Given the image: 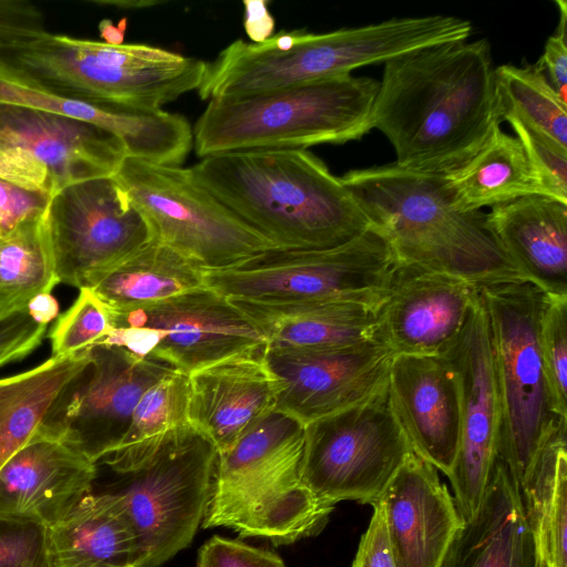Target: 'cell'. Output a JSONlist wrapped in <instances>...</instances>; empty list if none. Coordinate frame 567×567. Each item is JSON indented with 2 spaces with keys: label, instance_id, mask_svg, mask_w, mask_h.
<instances>
[{
  "label": "cell",
  "instance_id": "obj_34",
  "mask_svg": "<svg viewBox=\"0 0 567 567\" xmlns=\"http://www.w3.org/2000/svg\"><path fill=\"white\" fill-rule=\"evenodd\" d=\"M113 329L110 310L89 288L80 289L73 305L49 332L52 357H70L96 347Z\"/></svg>",
  "mask_w": 567,
  "mask_h": 567
},
{
  "label": "cell",
  "instance_id": "obj_30",
  "mask_svg": "<svg viewBox=\"0 0 567 567\" xmlns=\"http://www.w3.org/2000/svg\"><path fill=\"white\" fill-rule=\"evenodd\" d=\"M89 351L51 355L28 371L0 379V468L38 431L61 390L89 361Z\"/></svg>",
  "mask_w": 567,
  "mask_h": 567
},
{
  "label": "cell",
  "instance_id": "obj_12",
  "mask_svg": "<svg viewBox=\"0 0 567 567\" xmlns=\"http://www.w3.org/2000/svg\"><path fill=\"white\" fill-rule=\"evenodd\" d=\"M412 452L386 383L361 402L306 425L302 481L332 505H372Z\"/></svg>",
  "mask_w": 567,
  "mask_h": 567
},
{
  "label": "cell",
  "instance_id": "obj_32",
  "mask_svg": "<svg viewBox=\"0 0 567 567\" xmlns=\"http://www.w3.org/2000/svg\"><path fill=\"white\" fill-rule=\"evenodd\" d=\"M188 394V375L177 371L154 383L138 401L122 441L99 463L118 473L155 450L173 432L190 424Z\"/></svg>",
  "mask_w": 567,
  "mask_h": 567
},
{
  "label": "cell",
  "instance_id": "obj_3",
  "mask_svg": "<svg viewBox=\"0 0 567 567\" xmlns=\"http://www.w3.org/2000/svg\"><path fill=\"white\" fill-rule=\"evenodd\" d=\"M443 175L391 163L351 169L340 178L398 262L477 287L526 281L489 230L486 214L454 206Z\"/></svg>",
  "mask_w": 567,
  "mask_h": 567
},
{
  "label": "cell",
  "instance_id": "obj_1",
  "mask_svg": "<svg viewBox=\"0 0 567 567\" xmlns=\"http://www.w3.org/2000/svg\"><path fill=\"white\" fill-rule=\"evenodd\" d=\"M383 64L371 128L389 140L396 165L446 174L501 128L495 68L486 39L430 45Z\"/></svg>",
  "mask_w": 567,
  "mask_h": 567
},
{
  "label": "cell",
  "instance_id": "obj_16",
  "mask_svg": "<svg viewBox=\"0 0 567 567\" xmlns=\"http://www.w3.org/2000/svg\"><path fill=\"white\" fill-rule=\"evenodd\" d=\"M453 369L461 399V434L447 476L462 520L471 518L484 497L498 456L502 404L486 313L478 298L456 339L440 354Z\"/></svg>",
  "mask_w": 567,
  "mask_h": 567
},
{
  "label": "cell",
  "instance_id": "obj_31",
  "mask_svg": "<svg viewBox=\"0 0 567 567\" xmlns=\"http://www.w3.org/2000/svg\"><path fill=\"white\" fill-rule=\"evenodd\" d=\"M58 284L43 215L0 236V319L25 310Z\"/></svg>",
  "mask_w": 567,
  "mask_h": 567
},
{
  "label": "cell",
  "instance_id": "obj_40",
  "mask_svg": "<svg viewBox=\"0 0 567 567\" xmlns=\"http://www.w3.org/2000/svg\"><path fill=\"white\" fill-rule=\"evenodd\" d=\"M47 328L35 323L27 310L0 319V367L32 353L41 344Z\"/></svg>",
  "mask_w": 567,
  "mask_h": 567
},
{
  "label": "cell",
  "instance_id": "obj_25",
  "mask_svg": "<svg viewBox=\"0 0 567 567\" xmlns=\"http://www.w3.org/2000/svg\"><path fill=\"white\" fill-rule=\"evenodd\" d=\"M486 220L527 282L567 296V203L528 195L492 207Z\"/></svg>",
  "mask_w": 567,
  "mask_h": 567
},
{
  "label": "cell",
  "instance_id": "obj_41",
  "mask_svg": "<svg viewBox=\"0 0 567 567\" xmlns=\"http://www.w3.org/2000/svg\"><path fill=\"white\" fill-rule=\"evenodd\" d=\"M49 199L44 194L24 189L0 178V236L41 217Z\"/></svg>",
  "mask_w": 567,
  "mask_h": 567
},
{
  "label": "cell",
  "instance_id": "obj_4",
  "mask_svg": "<svg viewBox=\"0 0 567 567\" xmlns=\"http://www.w3.org/2000/svg\"><path fill=\"white\" fill-rule=\"evenodd\" d=\"M306 425L274 411L218 453L204 528L227 527L275 545L319 533L334 505L302 481Z\"/></svg>",
  "mask_w": 567,
  "mask_h": 567
},
{
  "label": "cell",
  "instance_id": "obj_19",
  "mask_svg": "<svg viewBox=\"0 0 567 567\" xmlns=\"http://www.w3.org/2000/svg\"><path fill=\"white\" fill-rule=\"evenodd\" d=\"M478 298L465 279L396 261L377 308L378 337L395 355H440Z\"/></svg>",
  "mask_w": 567,
  "mask_h": 567
},
{
  "label": "cell",
  "instance_id": "obj_27",
  "mask_svg": "<svg viewBox=\"0 0 567 567\" xmlns=\"http://www.w3.org/2000/svg\"><path fill=\"white\" fill-rule=\"evenodd\" d=\"M48 567H142L138 542L113 492L83 497L47 527Z\"/></svg>",
  "mask_w": 567,
  "mask_h": 567
},
{
  "label": "cell",
  "instance_id": "obj_23",
  "mask_svg": "<svg viewBox=\"0 0 567 567\" xmlns=\"http://www.w3.org/2000/svg\"><path fill=\"white\" fill-rule=\"evenodd\" d=\"M266 348L188 374V422L213 442L218 453L276 411L279 383L267 364Z\"/></svg>",
  "mask_w": 567,
  "mask_h": 567
},
{
  "label": "cell",
  "instance_id": "obj_18",
  "mask_svg": "<svg viewBox=\"0 0 567 567\" xmlns=\"http://www.w3.org/2000/svg\"><path fill=\"white\" fill-rule=\"evenodd\" d=\"M0 105L92 124L116 136L126 148V157L150 163L179 166L193 145V130L183 115L71 97L42 83L4 54H0Z\"/></svg>",
  "mask_w": 567,
  "mask_h": 567
},
{
  "label": "cell",
  "instance_id": "obj_14",
  "mask_svg": "<svg viewBox=\"0 0 567 567\" xmlns=\"http://www.w3.org/2000/svg\"><path fill=\"white\" fill-rule=\"evenodd\" d=\"M174 371L165 362L122 347H93L86 364L52 402L40 429L99 463L124 437L145 391Z\"/></svg>",
  "mask_w": 567,
  "mask_h": 567
},
{
  "label": "cell",
  "instance_id": "obj_39",
  "mask_svg": "<svg viewBox=\"0 0 567 567\" xmlns=\"http://www.w3.org/2000/svg\"><path fill=\"white\" fill-rule=\"evenodd\" d=\"M197 567H286L272 551L213 536L199 549Z\"/></svg>",
  "mask_w": 567,
  "mask_h": 567
},
{
  "label": "cell",
  "instance_id": "obj_6",
  "mask_svg": "<svg viewBox=\"0 0 567 567\" xmlns=\"http://www.w3.org/2000/svg\"><path fill=\"white\" fill-rule=\"evenodd\" d=\"M53 90L85 102L159 110L198 90L207 62L141 43L112 45L48 32L8 55Z\"/></svg>",
  "mask_w": 567,
  "mask_h": 567
},
{
  "label": "cell",
  "instance_id": "obj_38",
  "mask_svg": "<svg viewBox=\"0 0 567 567\" xmlns=\"http://www.w3.org/2000/svg\"><path fill=\"white\" fill-rule=\"evenodd\" d=\"M48 32L38 6L27 0H0V54L10 55Z\"/></svg>",
  "mask_w": 567,
  "mask_h": 567
},
{
  "label": "cell",
  "instance_id": "obj_42",
  "mask_svg": "<svg viewBox=\"0 0 567 567\" xmlns=\"http://www.w3.org/2000/svg\"><path fill=\"white\" fill-rule=\"evenodd\" d=\"M556 4L560 11L557 29L547 39L543 55L534 66L545 76L560 99L567 102V9L563 0L556 1Z\"/></svg>",
  "mask_w": 567,
  "mask_h": 567
},
{
  "label": "cell",
  "instance_id": "obj_10",
  "mask_svg": "<svg viewBox=\"0 0 567 567\" xmlns=\"http://www.w3.org/2000/svg\"><path fill=\"white\" fill-rule=\"evenodd\" d=\"M113 177L144 217L152 240L204 270L235 266L277 248L200 187L188 168L125 157Z\"/></svg>",
  "mask_w": 567,
  "mask_h": 567
},
{
  "label": "cell",
  "instance_id": "obj_26",
  "mask_svg": "<svg viewBox=\"0 0 567 567\" xmlns=\"http://www.w3.org/2000/svg\"><path fill=\"white\" fill-rule=\"evenodd\" d=\"M234 301L260 329L268 349L326 350L378 337V306L357 300L311 302Z\"/></svg>",
  "mask_w": 567,
  "mask_h": 567
},
{
  "label": "cell",
  "instance_id": "obj_28",
  "mask_svg": "<svg viewBox=\"0 0 567 567\" xmlns=\"http://www.w3.org/2000/svg\"><path fill=\"white\" fill-rule=\"evenodd\" d=\"M204 269L155 240L103 271L89 289L111 311H125L202 288Z\"/></svg>",
  "mask_w": 567,
  "mask_h": 567
},
{
  "label": "cell",
  "instance_id": "obj_45",
  "mask_svg": "<svg viewBox=\"0 0 567 567\" xmlns=\"http://www.w3.org/2000/svg\"><path fill=\"white\" fill-rule=\"evenodd\" d=\"M30 318L40 326H47L59 317V303L52 292H42L33 297L27 308Z\"/></svg>",
  "mask_w": 567,
  "mask_h": 567
},
{
  "label": "cell",
  "instance_id": "obj_5",
  "mask_svg": "<svg viewBox=\"0 0 567 567\" xmlns=\"http://www.w3.org/2000/svg\"><path fill=\"white\" fill-rule=\"evenodd\" d=\"M379 81L344 74L278 91L209 100L193 130L197 156L296 150L360 140Z\"/></svg>",
  "mask_w": 567,
  "mask_h": 567
},
{
  "label": "cell",
  "instance_id": "obj_7",
  "mask_svg": "<svg viewBox=\"0 0 567 567\" xmlns=\"http://www.w3.org/2000/svg\"><path fill=\"white\" fill-rule=\"evenodd\" d=\"M478 288L502 404L498 456L519 489L550 434L567 423L555 412L539 348L547 295L527 281Z\"/></svg>",
  "mask_w": 567,
  "mask_h": 567
},
{
  "label": "cell",
  "instance_id": "obj_44",
  "mask_svg": "<svg viewBox=\"0 0 567 567\" xmlns=\"http://www.w3.org/2000/svg\"><path fill=\"white\" fill-rule=\"evenodd\" d=\"M266 0H244V29L252 43H261L272 37L275 19Z\"/></svg>",
  "mask_w": 567,
  "mask_h": 567
},
{
  "label": "cell",
  "instance_id": "obj_36",
  "mask_svg": "<svg viewBox=\"0 0 567 567\" xmlns=\"http://www.w3.org/2000/svg\"><path fill=\"white\" fill-rule=\"evenodd\" d=\"M507 122L522 143L545 196L567 203V147L517 120Z\"/></svg>",
  "mask_w": 567,
  "mask_h": 567
},
{
  "label": "cell",
  "instance_id": "obj_37",
  "mask_svg": "<svg viewBox=\"0 0 567 567\" xmlns=\"http://www.w3.org/2000/svg\"><path fill=\"white\" fill-rule=\"evenodd\" d=\"M0 567H48L47 527L0 516Z\"/></svg>",
  "mask_w": 567,
  "mask_h": 567
},
{
  "label": "cell",
  "instance_id": "obj_43",
  "mask_svg": "<svg viewBox=\"0 0 567 567\" xmlns=\"http://www.w3.org/2000/svg\"><path fill=\"white\" fill-rule=\"evenodd\" d=\"M373 515L362 535L352 567H395L389 544L383 503L372 504Z\"/></svg>",
  "mask_w": 567,
  "mask_h": 567
},
{
  "label": "cell",
  "instance_id": "obj_8",
  "mask_svg": "<svg viewBox=\"0 0 567 567\" xmlns=\"http://www.w3.org/2000/svg\"><path fill=\"white\" fill-rule=\"evenodd\" d=\"M396 265L385 237L373 226L328 249H269L240 264L204 270L205 286L229 300L381 302Z\"/></svg>",
  "mask_w": 567,
  "mask_h": 567
},
{
  "label": "cell",
  "instance_id": "obj_35",
  "mask_svg": "<svg viewBox=\"0 0 567 567\" xmlns=\"http://www.w3.org/2000/svg\"><path fill=\"white\" fill-rule=\"evenodd\" d=\"M539 348L555 412L567 419V296H546Z\"/></svg>",
  "mask_w": 567,
  "mask_h": 567
},
{
  "label": "cell",
  "instance_id": "obj_24",
  "mask_svg": "<svg viewBox=\"0 0 567 567\" xmlns=\"http://www.w3.org/2000/svg\"><path fill=\"white\" fill-rule=\"evenodd\" d=\"M440 567H547L518 487L499 456L480 507L463 520Z\"/></svg>",
  "mask_w": 567,
  "mask_h": 567
},
{
  "label": "cell",
  "instance_id": "obj_29",
  "mask_svg": "<svg viewBox=\"0 0 567 567\" xmlns=\"http://www.w3.org/2000/svg\"><path fill=\"white\" fill-rule=\"evenodd\" d=\"M444 176L454 206L482 210L528 195H544L516 136L496 130L464 164Z\"/></svg>",
  "mask_w": 567,
  "mask_h": 567
},
{
  "label": "cell",
  "instance_id": "obj_21",
  "mask_svg": "<svg viewBox=\"0 0 567 567\" xmlns=\"http://www.w3.org/2000/svg\"><path fill=\"white\" fill-rule=\"evenodd\" d=\"M393 413L415 454L450 475L461 434L455 373L441 355H394L388 377Z\"/></svg>",
  "mask_w": 567,
  "mask_h": 567
},
{
  "label": "cell",
  "instance_id": "obj_33",
  "mask_svg": "<svg viewBox=\"0 0 567 567\" xmlns=\"http://www.w3.org/2000/svg\"><path fill=\"white\" fill-rule=\"evenodd\" d=\"M502 121L517 120L567 147V102L535 66L495 68Z\"/></svg>",
  "mask_w": 567,
  "mask_h": 567
},
{
  "label": "cell",
  "instance_id": "obj_15",
  "mask_svg": "<svg viewBox=\"0 0 567 567\" xmlns=\"http://www.w3.org/2000/svg\"><path fill=\"white\" fill-rule=\"evenodd\" d=\"M43 217L56 278L79 289L152 240L144 217L113 176L63 188L50 197Z\"/></svg>",
  "mask_w": 567,
  "mask_h": 567
},
{
  "label": "cell",
  "instance_id": "obj_17",
  "mask_svg": "<svg viewBox=\"0 0 567 567\" xmlns=\"http://www.w3.org/2000/svg\"><path fill=\"white\" fill-rule=\"evenodd\" d=\"M394 352L380 339L326 350L266 348L278 380L276 410L307 425L382 390Z\"/></svg>",
  "mask_w": 567,
  "mask_h": 567
},
{
  "label": "cell",
  "instance_id": "obj_2",
  "mask_svg": "<svg viewBox=\"0 0 567 567\" xmlns=\"http://www.w3.org/2000/svg\"><path fill=\"white\" fill-rule=\"evenodd\" d=\"M188 169L279 249L333 248L372 227L341 178L303 148L214 154Z\"/></svg>",
  "mask_w": 567,
  "mask_h": 567
},
{
  "label": "cell",
  "instance_id": "obj_46",
  "mask_svg": "<svg viewBox=\"0 0 567 567\" xmlns=\"http://www.w3.org/2000/svg\"><path fill=\"white\" fill-rule=\"evenodd\" d=\"M127 28V19L123 18L116 25L109 19L99 23V31L103 42L112 45H121Z\"/></svg>",
  "mask_w": 567,
  "mask_h": 567
},
{
  "label": "cell",
  "instance_id": "obj_11",
  "mask_svg": "<svg viewBox=\"0 0 567 567\" xmlns=\"http://www.w3.org/2000/svg\"><path fill=\"white\" fill-rule=\"evenodd\" d=\"M99 346L122 347L186 375L221 360L265 349L257 324L231 300L204 286L125 311Z\"/></svg>",
  "mask_w": 567,
  "mask_h": 567
},
{
  "label": "cell",
  "instance_id": "obj_20",
  "mask_svg": "<svg viewBox=\"0 0 567 567\" xmlns=\"http://www.w3.org/2000/svg\"><path fill=\"white\" fill-rule=\"evenodd\" d=\"M96 475L89 455L39 426L0 468V516L49 527L92 493Z\"/></svg>",
  "mask_w": 567,
  "mask_h": 567
},
{
  "label": "cell",
  "instance_id": "obj_22",
  "mask_svg": "<svg viewBox=\"0 0 567 567\" xmlns=\"http://www.w3.org/2000/svg\"><path fill=\"white\" fill-rule=\"evenodd\" d=\"M379 499L395 567H440L463 520L437 470L412 452Z\"/></svg>",
  "mask_w": 567,
  "mask_h": 567
},
{
  "label": "cell",
  "instance_id": "obj_13",
  "mask_svg": "<svg viewBox=\"0 0 567 567\" xmlns=\"http://www.w3.org/2000/svg\"><path fill=\"white\" fill-rule=\"evenodd\" d=\"M126 148L84 122L0 105V178L49 198L71 185L113 176Z\"/></svg>",
  "mask_w": 567,
  "mask_h": 567
},
{
  "label": "cell",
  "instance_id": "obj_9",
  "mask_svg": "<svg viewBox=\"0 0 567 567\" xmlns=\"http://www.w3.org/2000/svg\"><path fill=\"white\" fill-rule=\"evenodd\" d=\"M218 451L188 424L123 471L113 492L135 532L142 567H158L193 540L207 512Z\"/></svg>",
  "mask_w": 567,
  "mask_h": 567
}]
</instances>
